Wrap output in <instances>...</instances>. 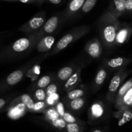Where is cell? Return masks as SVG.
I'll list each match as a JSON object with an SVG mask.
<instances>
[{
	"instance_id": "obj_22",
	"label": "cell",
	"mask_w": 132,
	"mask_h": 132,
	"mask_svg": "<svg viewBox=\"0 0 132 132\" xmlns=\"http://www.w3.org/2000/svg\"><path fill=\"white\" fill-rule=\"evenodd\" d=\"M85 94V91L82 89H73L68 93L67 99L71 101L77 98L82 97Z\"/></svg>"
},
{
	"instance_id": "obj_18",
	"label": "cell",
	"mask_w": 132,
	"mask_h": 132,
	"mask_svg": "<svg viewBox=\"0 0 132 132\" xmlns=\"http://www.w3.org/2000/svg\"><path fill=\"white\" fill-rule=\"evenodd\" d=\"M73 68L71 67H64L58 72L57 77L61 82L67 81L73 73Z\"/></svg>"
},
{
	"instance_id": "obj_6",
	"label": "cell",
	"mask_w": 132,
	"mask_h": 132,
	"mask_svg": "<svg viewBox=\"0 0 132 132\" xmlns=\"http://www.w3.org/2000/svg\"><path fill=\"white\" fill-rule=\"evenodd\" d=\"M127 75V72L121 69L113 77L110 81L108 87V92L107 94V99L110 102H115L117 92L121 86L122 81Z\"/></svg>"
},
{
	"instance_id": "obj_36",
	"label": "cell",
	"mask_w": 132,
	"mask_h": 132,
	"mask_svg": "<svg viewBox=\"0 0 132 132\" xmlns=\"http://www.w3.org/2000/svg\"><path fill=\"white\" fill-rule=\"evenodd\" d=\"M46 1H48L49 3L53 4V5H59L60 3H61L63 0H46Z\"/></svg>"
},
{
	"instance_id": "obj_41",
	"label": "cell",
	"mask_w": 132,
	"mask_h": 132,
	"mask_svg": "<svg viewBox=\"0 0 132 132\" xmlns=\"http://www.w3.org/2000/svg\"></svg>"
},
{
	"instance_id": "obj_10",
	"label": "cell",
	"mask_w": 132,
	"mask_h": 132,
	"mask_svg": "<svg viewBox=\"0 0 132 132\" xmlns=\"http://www.w3.org/2000/svg\"><path fill=\"white\" fill-rule=\"evenodd\" d=\"M61 17L59 15H54L49 18L41 29V32L44 36H48L54 32L59 25Z\"/></svg>"
},
{
	"instance_id": "obj_14",
	"label": "cell",
	"mask_w": 132,
	"mask_h": 132,
	"mask_svg": "<svg viewBox=\"0 0 132 132\" xmlns=\"http://www.w3.org/2000/svg\"><path fill=\"white\" fill-rule=\"evenodd\" d=\"M131 32V29L128 26L121 24L116 37V45H121L125 44L128 40Z\"/></svg>"
},
{
	"instance_id": "obj_40",
	"label": "cell",
	"mask_w": 132,
	"mask_h": 132,
	"mask_svg": "<svg viewBox=\"0 0 132 132\" xmlns=\"http://www.w3.org/2000/svg\"><path fill=\"white\" fill-rule=\"evenodd\" d=\"M3 1H18V0H3Z\"/></svg>"
},
{
	"instance_id": "obj_13",
	"label": "cell",
	"mask_w": 132,
	"mask_h": 132,
	"mask_svg": "<svg viewBox=\"0 0 132 132\" xmlns=\"http://www.w3.org/2000/svg\"><path fill=\"white\" fill-rule=\"evenodd\" d=\"M81 68L80 67L76 72H73L72 76L66 81L64 86V90L67 92H69L77 86V85L81 81Z\"/></svg>"
},
{
	"instance_id": "obj_11",
	"label": "cell",
	"mask_w": 132,
	"mask_h": 132,
	"mask_svg": "<svg viewBox=\"0 0 132 132\" xmlns=\"http://www.w3.org/2000/svg\"><path fill=\"white\" fill-rule=\"evenodd\" d=\"M19 104H23L28 111L32 112L34 110L35 103L32 98L30 95H28V94H23V95H21L20 97L12 101L7 108L9 109V108L15 106Z\"/></svg>"
},
{
	"instance_id": "obj_33",
	"label": "cell",
	"mask_w": 132,
	"mask_h": 132,
	"mask_svg": "<svg viewBox=\"0 0 132 132\" xmlns=\"http://www.w3.org/2000/svg\"><path fill=\"white\" fill-rule=\"evenodd\" d=\"M57 111L58 113L59 114V116L63 117V115L64 114L65 112H64V106H63V103H57V108H56Z\"/></svg>"
},
{
	"instance_id": "obj_5",
	"label": "cell",
	"mask_w": 132,
	"mask_h": 132,
	"mask_svg": "<svg viewBox=\"0 0 132 132\" xmlns=\"http://www.w3.org/2000/svg\"><path fill=\"white\" fill-rule=\"evenodd\" d=\"M46 14L44 11L39 12L19 28V31L28 34L39 32L46 21Z\"/></svg>"
},
{
	"instance_id": "obj_28",
	"label": "cell",
	"mask_w": 132,
	"mask_h": 132,
	"mask_svg": "<svg viewBox=\"0 0 132 132\" xmlns=\"http://www.w3.org/2000/svg\"><path fill=\"white\" fill-rule=\"evenodd\" d=\"M11 99V97H6L0 98V113L5 111V108L9 106L8 104H10L11 103H10Z\"/></svg>"
},
{
	"instance_id": "obj_16",
	"label": "cell",
	"mask_w": 132,
	"mask_h": 132,
	"mask_svg": "<svg viewBox=\"0 0 132 132\" xmlns=\"http://www.w3.org/2000/svg\"><path fill=\"white\" fill-rule=\"evenodd\" d=\"M128 63V59L122 57L113 58L105 61V65L107 68L112 70H116L120 68L125 66Z\"/></svg>"
},
{
	"instance_id": "obj_37",
	"label": "cell",
	"mask_w": 132,
	"mask_h": 132,
	"mask_svg": "<svg viewBox=\"0 0 132 132\" xmlns=\"http://www.w3.org/2000/svg\"><path fill=\"white\" fill-rule=\"evenodd\" d=\"M46 0H36V5L37 6H41Z\"/></svg>"
},
{
	"instance_id": "obj_26",
	"label": "cell",
	"mask_w": 132,
	"mask_h": 132,
	"mask_svg": "<svg viewBox=\"0 0 132 132\" xmlns=\"http://www.w3.org/2000/svg\"><path fill=\"white\" fill-rule=\"evenodd\" d=\"M59 114L58 113L56 109H54V108L49 109L46 113V118H47L49 121H51L52 122L56 121L57 119H59Z\"/></svg>"
},
{
	"instance_id": "obj_21",
	"label": "cell",
	"mask_w": 132,
	"mask_h": 132,
	"mask_svg": "<svg viewBox=\"0 0 132 132\" xmlns=\"http://www.w3.org/2000/svg\"><path fill=\"white\" fill-rule=\"evenodd\" d=\"M64 129V132H83L85 128L81 124L67 123Z\"/></svg>"
},
{
	"instance_id": "obj_12",
	"label": "cell",
	"mask_w": 132,
	"mask_h": 132,
	"mask_svg": "<svg viewBox=\"0 0 132 132\" xmlns=\"http://www.w3.org/2000/svg\"><path fill=\"white\" fill-rule=\"evenodd\" d=\"M54 43L55 38L53 36H44L38 41L36 48L39 52H46L52 48Z\"/></svg>"
},
{
	"instance_id": "obj_31",
	"label": "cell",
	"mask_w": 132,
	"mask_h": 132,
	"mask_svg": "<svg viewBox=\"0 0 132 132\" xmlns=\"http://www.w3.org/2000/svg\"><path fill=\"white\" fill-rule=\"evenodd\" d=\"M52 125H54L55 127L59 129H63L65 128L66 126H67V124H66V122L62 119H57L56 121H54V122H52Z\"/></svg>"
},
{
	"instance_id": "obj_7",
	"label": "cell",
	"mask_w": 132,
	"mask_h": 132,
	"mask_svg": "<svg viewBox=\"0 0 132 132\" xmlns=\"http://www.w3.org/2000/svg\"><path fill=\"white\" fill-rule=\"evenodd\" d=\"M86 0H69L63 14V20L67 21L81 10Z\"/></svg>"
},
{
	"instance_id": "obj_1",
	"label": "cell",
	"mask_w": 132,
	"mask_h": 132,
	"mask_svg": "<svg viewBox=\"0 0 132 132\" xmlns=\"http://www.w3.org/2000/svg\"><path fill=\"white\" fill-rule=\"evenodd\" d=\"M43 37L44 36L41 30L39 32L15 40L0 51V63L10 61L25 55L36 47Z\"/></svg>"
},
{
	"instance_id": "obj_2",
	"label": "cell",
	"mask_w": 132,
	"mask_h": 132,
	"mask_svg": "<svg viewBox=\"0 0 132 132\" xmlns=\"http://www.w3.org/2000/svg\"><path fill=\"white\" fill-rule=\"evenodd\" d=\"M118 19L108 11L105 12L99 20V28L103 44L106 48L116 45V37L121 26Z\"/></svg>"
},
{
	"instance_id": "obj_9",
	"label": "cell",
	"mask_w": 132,
	"mask_h": 132,
	"mask_svg": "<svg viewBox=\"0 0 132 132\" xmlns=\"http://www.w3.org/2000/svg\"><path fill=\"white\" fill-rule=\"evenodd\" d=\"M108 10L118 19L126 12V0H111Z\"/></svg>"
},
{
	"instance_id": "obj_29",
	"label": "cell",
	"mask_w": 132,
	"mask_h": 132,
	"mask_svg": "<svg viewBox=\"0 0 132 132\" xmlns=\"http://www.w3.org/2000/svg\"><path fill=\"white\" fill-rule=\"evenodd\" d=\"M63 119L67 123H79L81 124L79 122L78 120L76 118L73 116H72L71 113H68V112H65L64 114L63 115Z\"/></svg>"
},
{
	"instance_id": "obj_15",
	"label": "cell",
	"mask_w": 132,
	"mask_h": 132,
	"mask_svg": "<svg viewBox=\"0 0 132 132\" xmlns=\"http://www.w3.org/2000/svg\"><path fill=\"white\" fill-rule=\"evenodd\" d=\"M104 113V107L102 103H95L91 106L90 109V121H95L101 118Z\"/></svg>"
},
{
	"instance_id": "obj_4",
	"label": "cell",
	"mask_w": 132,
	"mask_h": 132,
	"mask_svg": "<svg viewBox=\"0 0 132 132\" xmlns=\"http://www.w3.org/2000/svg\"><path fill=\"white\" fill-rule=\"evenodd\" d=\"M29 67L28 65H26L16 70H14L4 79L0 81V95L21 82L24 75L28 72Z\"/></svg>"
},
{
	"instance_id": "obj_32",
	"label": "cell",
	"mask_w": 132,
	"mask_h": 132,
	"mask_svg": "<svg viewBox=\"0 0 132 132\" xmlns=\"http://www.w3.org/2000/svg\"><path fill=\"white\" fill-rule=\"evenodd\" d=\"M45 103L44 101H38L37 103H35L34 107V110L32 112H39L42 109H43L45 107Z\"/></svg>"
},
{
	"instance_id": "obj_20",
	"label": "cell",
	"mask_w": 132,
	"mask_h": 132,
	"mask_svg": "<svg viewBox=\"0 0 132 132\" xmlns=\"http://www.w3.org/2000/svg\"><path fill=\"white\" fill-rule=\"evenodd\" d=\"M84 104H85V100L83 98L80 97L70 101L68 106L72 110L77 111L81 109L83 107Z\"/></svg>"
},
{
	"instance_id": "obj_17",
	"label": "cell",
	"mask_w": 132,
	"mask_h": 132,
	"mask_svg": "<svg viewBox=\"0 0 132 132\" xmlns=\"http://www.w3.org/2000/svg\"><path fill=\"white\" fill-rule=\"evenodd\" d=\"M131 88H132V79L128 80V81H126V82H125V83L121 86L119 90H118V92H117V95H116V99H115V103H116V107H117V106L119 104V103H121V100H122L124 95H125V94L128 92V90H130Z\"/></svg>"
},
{
	"instance_id": "obj_30",
	"label": "cell",
	"mask_w": 132,
	"mask_h": 132,
	"mask_svg": "<svg viewBox=\"0 0 132 132\" xmlns=\"http://www.w3.org/2000/svg\"><path fill=\"white\" fill-rule=\"evenodd\" d=\"M57 91V86L55 84L52 83L50 84L46 88V94L48 97H50L53 94H55Z\"/></svg>"
},
{
	"instance_id": "obj_34",
	"label": "cell",
	"mask_w": 132,
	"mask_h": 132,
	"mask_svg": "<svg viewBox=\"0 0 132 132\" xmlns=\"http://www.w3.org/2000/svg\"><path fill=\"white\" fill-rule=\"evenodd\" d=\"M126 12H132V0H126Z\"/></svg>"
},
{
	"instance_id": "obj_8",
	"label": "cell",
	"mask_w": 132,
	"mask_h": 132,
	"mask_svg": "<svg viewBox=\"0 0 132 132\" xmlns=\"http://www.w3.org/2000/svg\"><path fill=\"white\" fill-rule=\"evenodd\" d=\"M85 50L90 57L94 59H97L101 55L103 48L99 39L94 38L86 43Z\"/></svg>"
},
{
	"instance_id": "obj_39",
	"label": "cell",
	"mask_w": 132,
	"mask_h": 132,
	"mask_svg": "<svg viewBox=\"0 0 132 132\" xmlns=\"http://www.w3.org/2000/svg\"><path fill=\"white\" fill-rule=\"evenodd\" d=\"M92 132H103L101 130H99V129H94L92 130Z\"/></svg>"
},
{
	"instance_id": "obj_35",
	"label": "cell",
	"mask_w": 132,
	"mask_h": 132,
	"mask_svg": "<svg viewBox=\"0 0 132 132\" xmlns=\"http://www.w3.org/2000/svg\"><path fill=\"white\" fill-rule=\"evenodd\" d=\"M18 2L25 4H34L36 5V0H18Z\"/></svg>"
},
{
	"instance_id": "obj_25",
	"label": "cell",
	"mask_w": 132,
	"mask_h": 132,
	"mask_svg": "<svg viewBox=\"0 0 132 132\" xmlns=\"http://www.w3.org/2000/svg\"><path fill=\"white\" fill-rule=\"evenodd\" d=\"M132 119V113L130 111H126L122 113L121 119L118 122V126H122L126 122H129Z\"/></svg>"
},
{
	"instance_id": "obj_42",
	"label": "cell",
	"mask_w": 132,
	"mask_h": 132,
	"mask_svg": "<svg viewBox=\"0 0 132 132\" xmlns=\"http://www.w3.org/2000/svg\"><path fill=\"white\" fill-rule=\"evenodd\" d=\"M131 107H132V106H131Z\"/></svg>"
},
{
	"instance_id": "obj_24",
	"label": "cell",
	"mask_w": 132,
	"mask_h": 132,
	"mask_svg": "<svg viewBox=\"0 0 132 132\" xmlns=\"http://www.w3.org/2000/svg\"><path fill=\"white\" fill-rule=\"evenodd\" d=\"M97 0H86L82 9H81V12L83 14H86L91 11L94 6L96 5Z\"/></svg>"
},
{
	"instance_id": "obj_27",
	"label": "cell",
	"mask_w": 132,
	"mask_h": 132,
	"mask_svg": "<svg viewBox=\"0 0 132 132\" xmlns=\"http://www.w3.org/2000/svg\"><path fill=\"white\" fill-rule=\"evenodd\" d=\"M34 95L35 98L38 101H44L46 99V97H47L46 91L44 89L41 88H38L37 90H36V92H35Z\"/></svg>"
},
{
	"instance_id": "obj_19",
	"label": "cell",
	"mask_w": 132,
	"mask_h": 132,
	"mask_svg": "<svg viewBox=\"0 0 132 132\" xmlns=\"http://www.w3.org/2000/svg\"><path fill=\"white\" fill-rule=\"evenodd\" d=\"M106 71L103 68H101L98 71L95 76V81H94V86L95 88L97 89V88L100 87L104 83V81L106 78Z\"/></svg>"
},
{
	"instance_id": "obj_23",
	"label": "cell",
	"mask_w": 132,
	"mask_h": 132,
	"mask_svg": "<svg viewBox=\"0 0 132 132\" xmlns=\"http://www.w3.org/2000/svg\"><path fill=\"white\" fill-rule=\"evenodd\" d=\"M51 77L49 76H44L39 79L37 81V86L38 88L45 89L50 85Z\"/></svg>"
},
{
	"instance_id": "obj_38",
	"label": "cell",
	"mask_w": 132,
	"mask_h": 132,
	"mask_svg": "<svg viewBox=\"0 0 132 132\" xmlns=\"http://www.w3.org/2000/svg\"><path fill=\"white\" fill-rule=\"evenodd\" d=\"M5 36V32H0V41L2 39L3 37Z\"/></svg>"
},
{
	"instance_id": "obj_3",
	"label": "cell",
	"mask_w": 132,
	"mask_h": 132,
	"mask_svg": "<svg viewBox=\"0 0 132 132\" xmlns=\"http://www.w3.org/2000/svg\"><path fill=\"white\" fill-rule=\"evenodd\" d=\"M89 28L86 26H81L73 28V30L64 35L55 45V47L52 51L50 55H54L59 52L62 51L64 48L69 46L72 43L78 40L86 34L89 32Z\"/></svg>"
}]
</instances>
